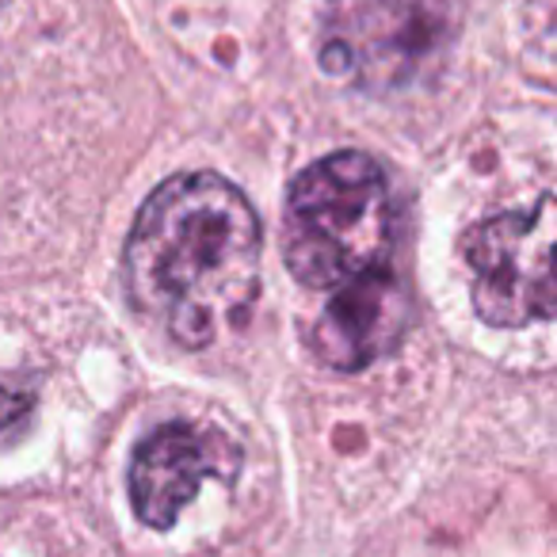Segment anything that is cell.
Masks as SVG:
<instances>
[{
    "instance_id": "1",
    "label": "cell",
    "mask_w": 557,
    "mask_h": 557,
    "mask_svg": "<svg viewBox=\"0 0 557 557\" xmlns=\"http://www.w3.org/2000/svg\"><path fill=\"white\" fill-rule=\"evenodd\" d=\"M260 218L240 187L214 172L172 176L126 237V295L172 344L202 351L245 325L260 290Z\"/></svg>"
},
{
    "instance_id": "2",
    "label": "cell",
    "mask_w": 557,
    "mask_h": 557,
    "mask_svg": "<svg viewBox=\"0 0 557 557\" xmlns=\"http://www.w3.org/2000/svg\"><path fill=\"white\" fill-rule=\"evenodd\" d=\"M397 214L382 169L344 149L298 172L283 210V256L310 290H336L394 256Z\"/></svg>"
},
{
    "instance_id": "3",
    "label": "cell",
    "mask_w": 557,
    "mask_h": 557,
    "mask_svg": "<svg viewBox=\"0 0 557 557\" xmlns=\"http://www.w3.org/2000/svg\"><path fill=\"white\" fill-rule=\"evenodd\" d=\"M473 268V306L496 329H523L554 313V207L511 210L478 222L462 240Z\"/></svg>"
},
{
    "instance_id": "4",
    "label": "cell",
    "mask_w": 557,
    "mask_h": 557,
    "mask_svg": "<svg viewBox=\"0 0 557 557\" xmlns=\"http://www.w3.org/2000/svg\"><path fill=\"white\" fill-rule=\"evenodd\" d=\"M440 32L432 0H329L321 65L371 92L409 85L432 62Z\"/></svg>"
},
{
    "instance_id": "5",
    "label": "cell",
    "mask_w": 557,
    "mask_h": 557,
    "mask_svg": "<svg viewBox=\"0 0 557 557\" xmlns=\"http://www.w3.org/2000/svg\"><path fill=\"white\" fill-rule=\"evenodd\" d=\"M240 455L225 435L195 424H161L138 443L131 458V504L134 516L153 531H169L180 511L199 496L202 481L237 478Z\"/></svg>"
},
{
    "instance_id": "6",
    "label": "cell",
    "mask_w": 557,
    "mask_h": 557,
    "mask_svg": "<svg viewBox=\"0 0 557 557\" xmlns=\"http://www.w3.org/2000/svg\"><path fill=\"white\" fill-rule=\"evenodd\" d=\"M405 329H409V290L394 263H386L336 287L310 325L306 344L321 367L363 371L401 344Z\"/></svg>"
},
{
    "instance_id": "7",
    "label": "cell",
    "mask_w": 557,
    "mask_h": 557,
    "mask_svg": "<svg viewBox=\"0 0 557 557\" xmlns=\"http://www.w3.org/2000/svg\"><path fill=\"white\" fill-rule=\"evenodd\" d=\"M32 409H35L32 394H24V389L9 386V382L0 379V440H9L12 432H20L27 424V417H32Z\"/></svg>"
}]
</instances>
